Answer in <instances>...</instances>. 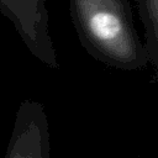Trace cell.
Returning a JSON list of instances; mask_svg holds the SVG:
<instances>
[{"instance_id": "6da1fadb", "label": "cell", "mask_w": 158, "mask_h": 158, "mask_svg": "<svg viewBox=\"0 0 158 158\" xmlns=\"http://www.w3.org/2000/svg\"><path fill=\"white\" fill-rule=\"evenodd\" d=\"M77 36L98 62L120 70H141L148 54L128 0H68Z\"/></svg>"}, {"instance_id": "7a4b0ae2", "label": "cell", "mask_w": 158, "mask_h": 158, "mask_svg": "<svg viewBox=\"0 0 158 158\" xmlns=\"http://www.w3.org/2000/svg\"><path fill=\"white\" fill-rule=\"evenodd\" d=\"M48 0H0V12L11 21L28 52L43 65L58 69L49 32Z\"/></svg>"}, {"instance_id": "3957f363", "label": "cell", "mask_w": 158, "mask_h": 158, "mask_svg": "<svg viewBox=\"0 0 158 158\" xmlns=\"http://www.w3.org/2000/svg\"><path fill=\"white\" fill-rule=\"evenodd\" d=\"M4 158H51L49 123L41 102H20Z\"/></svg>"}, {"instance_id": "277c9868", "label": "cell", "mask_w": 158, "mask_h": 158, "mask_svg": "<svg viewBox=\"0 0 158 158\" xmlns=\"http://www.w3.org/2000/svg\"><path fill=\"white\" fill-rule=\"evenodd\" d=\"M138 15L144 30V47L148 64L158 69V0H136Z\"/></svg>"}]
</instances>
